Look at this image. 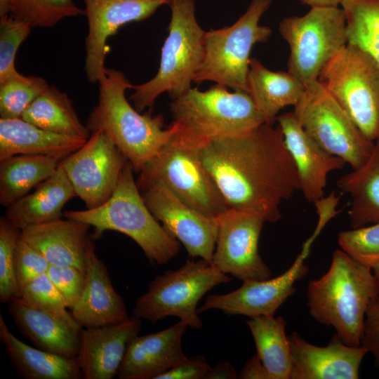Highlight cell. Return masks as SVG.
<instances>
[{
  "mask_svg": "<svg viewBox=\"0 0 379 379\" xmlns=\"http://www.w3.org/2000/svg\"><path fill=\"white\" fill-rule=\"evenodd\" d=\"M218 232L212 264L243 281L270 279L271 271L258 252L265 220L260 215L230 208L218 217Z\"/></svg>",
  "mask_w": 379,
  "mask_h": 379,
  "instance_id": "14",
  "label": "cell"
},
{
  "mask_svg": "<svg viewBox=\"0 0 379 379\" xmlns=\"http://www.w3.org/2000/svg\"><path fill=\"white\" fill-rule=\"evenodd\" d=\"M50 266L46 259L20 237L15 247V272L20 290L46 274Z\"/></svg>",
  "mask_w": 379,
  "mask_h": 379,
  "instance_id": "41",
  "label": "cell"
},
{
  "mask_svg": "<svg viewBox=\"0 0 379 379\" xmlns=\"http://www.w3.org/2000/svg\"><path fill=\"white\" fill-rule=\"evenodd\" d=\"M31 29L28 24L11 15L0 18V82L20 73L15 67V55Z\"/></svg>",
  "mask_w": 379,
  "mask_h": 379,
  "instance_id": "39",
  "label": "cell"
},
{
  "mask_svg": "<svg viewBox=\"0 0 379 379\" xmlns=\"http://www.w3.org/2000/svg\"><path fill=\"white\" fill-rule=\"evenodd\" d=\"M141 330V319L133 315L116 324L84 328L77 361L85 379L117 375L128 347Z\"/></svg>",
  "mask_w": 379,
  "mask_h": 379,
  "instance_id": "20",
  "label": "cell"
},
{
  "mask_svg": "<svg viewBox=\"0 0 379 379\" xmlns=\"http://www.w3.org/2000/svg\"><path fill=\"white\" fill-rule=\"evenodd\" d=\"M88 22L84 70L88 81L98 82L105 69L107 39L131 22L146 20L170 0H81Z\"/></svg>",
  "mask_w": 379,
  "mask_h": 379,
  "instance_id": "17",
  "label": "cell"
},
{
  "mask_svg": "<svg viewBox=\"0 0 379 379\" xmlns=\"http://www.w3.org/2000/svg\"><path fill=\"white\" fill-rule=\"evenodd\" d=\"M9 312L20 332L36 347L76 359L82 328H77L42 310L29 307L17 298L8 302Z\"/></svg>",
  "mask_w": 379,
  "mask_h": 379,
  "instance_id": "24",
  "label": "cell"
},
{
  "mask_svg": "<svg viewBox=\"0 0 379 379\" xmlns=\"http://www.w3.org/2000/svg\"><path fill=\"white\" fill-rule=\"evenodd\" d=\"M227 88L217 84L204 91L191 88L172 100L170 112L178 133L199 146L265 123L248 93Z\"/></svg>",
  "mask_w": 379,
  "mask_h": 379,
  "instance_id": "6",
  "label": "cell"
},
{
  "mask_svg": "<svg viewBox=\"0 0 379 379\" xmlns=\"http://www.w3.org/2000/svg\"><path fill=\"white\" fill-rule=\"evenodd\" d=\"M378 295L372 269L338 249L327 272L309 283L307 306L310 315L333 326L344 343L359 346L366 310Z\"/></svg>",
  "mask_w": 379,
  "mask_h": 379,
  "instance_id": "3",
  "label": "cell"
},
{
  "mask_svg": "<svg viewBox=\"0 0 379 379\" xmlns=\"http://www.w3.org/2000/svg\"><path fill=\"white\" fill-rule=\"evenodd\" d=\"M71 313L83 328L116 324L128 317L126 305L113 287L107 268L97 256L91 238L87 248L85 286Z\"/></svg>",
  "mask_w": 379,
  "mask_h": 379,
  "instance_id": "22",
  "label": "cell"
},
{
  "mask_svg": "<svg viewBox=\"0 0 379 379\" xmlns=\"http://www.w3.org/2000/svg\"><path fill=\"white\" fill-rule=\"evenodd\" d=\"M338 241L342 251L366 266L379 261V222L342 231Z\"/></svg>",
  "mask_w": 379,
  "mask_h": 379,
  "instance_id": "38",
  "label": "cell"
},
{
  "mask_svg": "<svg viewBox=\"0 0 379 379\" xmlns=\"http://www.w3.org/2000/svg\"><path fill=\"white\" fill-rule=\"evenodd\" d=\"M168 5L171 17L158 72L149 81L131 88L130 98L139 112L152 107L164 93L173 100L188 91L204 58L206 31L196 18V0H170Z\"/></svg>",
  "mask_w": 379,
  "mask_h": 379,
  "instance_id": "5",
  "label": "cell"
},
{
  "mask_svg": "<svg viewBox=\"0 0 379 379\" xmlns=\"http://www.w3.org/2000/svg\"><path fill=\"white\" fill-rule=\"evenodd\" d=\"M11 13V0H0V18L10 15Z\"/></svg>",
  "mask_w": 379,
  "mask_h": 379,
  "instance_id": "47",
  "label": "cell"
},
{
  "mask_svg": "<svg viewBox=\"0 0 379 379\" xmlns=\"http://www.w3.org/2000/svg\"><path fill=\"white\" fill-rule=\"evenodd\" d=\"M200 159L229 208L265 222L281 218L280 206L300 190L293 161L277 125L210 139L198 146Z\"/></svg>",
  "mask_w": 379,
  "mask_h": 379,
  "instance_id": "1",
  "label": "cell"
},
{
  "mask_svg": "<svg viewBox=\"0 0 379 379\" xmlns=\"http://www.w3.org/2000/svg\"><path fill=\"white\" fill-rule=\"evenodd\" d=\"M17 299L26 305L51 314L71 326L81 328L72 313L67 310L62 295L46 273L22 288L20 297Z\"/></svg>",
  "mask_w": 379,
  "mask_h": 379,
  "instance_id": "36",
  "label": "cell"
},
{
  "mask_svg": "<svg viewBox=\"0 0 379 379\" xmlns=\"http://www.w3.org/2000/svg\"><path fill=\"white\" fill-rule=\"evenodd\" d=\"M257 354L267 369L270 379H290L291 357L286 321L281 317L260 315L247 321Z\"/></svg>",
  "mask_w": 379,
  "mask_h": 379,
  "instance_id": "32",
  "label": "cell"
},
{
  "mask_svg": "<svg viewBox=\"0 0 379 379\" xmlns=\"http://www.w3.org/2000/svg\"><path fill=\"white\" fill-rule=\"evenodd\" d=\"M0 339L18 373L26 379H79L82 372L77 359L34 348L18 339L0 315Z\"/></svg>",
  "mask_w": 379,
  "mask_h": 379,
  "instance_id": "28",
  "label": "cell"
},
{
  "mask_svg": "<svg viewBox=\"0 0 379 379\" xmlns=\"http://www.w3.org/2000/svg\"><path fill=\"white\" fill-rule=\"evenodd\" d=\"M128 160L102 131L92 132L86 143L60 163L86 208L105 203L112 195Z\"/></svg>",
  "mask_w": 379,
  "mask_h": 379,
  "instance_id": "13",
  "label": "cell"
},
{
  "mask_svg": "<svg viewBox=\"0 0 379 379\" xmlns=\"http://www.w3.org/2000/svg\"><path fill=\"white\" fill-rule=\"evenodd\" d=\"M11 16L32 28H48L62 19L84 15L73 0H11Z\"/></svg>",
  "mask_w": 379,
  "mask_h": 379,
  "instance_id": "34",
  "label": "cell"
},
{
  "mask_svg": "<svg viewBox=\"0 0 379 379\" xmlns=\"http://www.w3.org/2000/svg\"><path fill=\"white\" fill-rule=\"evenodd\" d=\"M188 326L179 321L157 333L136 336L130 343L119 369V379H157L187 359L182 337Z\"/></svg>",
  "mask_w": 379,
  "mask_h": 379,
  "instance_id": "21",
  "label": "cell"
},
{
  "mask_svg": "<svg viewBox=\"0 0 379 379\" xmlns=\"http://www.w3.org/2000/svg\"><path fill=\"white\" fill-rule=\"evenodd\" d=\"M284 144L298 173L300 190L308 202L324 198V189L330 172L342 169L346 162L322 148L304 130L293 112L277 118Z\"/></svg>",
  "mask_w": 379,
  "mask_h": 379,
  "instance_id": "19",
  "label": "cell"
},
{
  "mask_svg": "<svg viewBox=\"0 0 379 379\" xmlns=\"http://www.w3.org/2000/svg\"><path fill=\"white\" fill-rule=\"evenodd\" d=\"M291 357L290 379H357L368 353L362 345L350 346L335 334L327 346L312 345L293 332L288 336Z\"/></svg>",
  "mask_w": 379,
  "mask_h": 379,
  "instance_id": "18",
  "label": "cell"
},
{
  "mask_svg": "<svg viewBox=\"0 0 379 379\" xmlns=\"http://www.w3.org/2000/svg\"><path fill=\"white\" fill-rule=\"evenodd\" d=\"M133 171L128 161L112 195L100 206L66 210L63 216L93 227L95 239L108 230L123 233L136 242L151 262L164 265L178 254L180 241L151 213L140 193Z\"/></svg>",
  "mask_w": 379,
  "mask_h": 379,
  "instance_id": "4",
  "label": "cell"
},
{
  "mask_svg": "<svg viewBox=\"0 0 379 379\" xmlns=\"http://www.w3.org/2000/svg\"><path fill=\"white\" fill-rule=\"evenodd\" d=\"M137 185L144 190L160 182L186 204L211 218L229 208L204 166L198 146L176 133L139 173Z\"/></svg>",
  "mask_w": 379,
  "mask_h": 379,
  "instance_id": "8",
  "label": "cell"
},
{
  "mask_svg": "<svg viewBox=\"0 0 379 379\" xmlns=\"http://www.w3.org/2000/svg\"><path fill=\"white\" fill-rule=\"evenodd\" d=\"M63 159L18 154L0 161V204L8 207L51 176Z\"/></svg>",
  "mask_w": 379,
  "mask_h": 379,
  "instance_id": "30",
  "label": "cell"
},
{
  "mask_svg": "<svg viewBox=\"0 0 379 379\" xmlns=\"http://www.w3.org/2000/svg\"><path fill=\"white\" fill-rule=\"evenodd\" d=\"M318 81L366 138H379V67L366 51L347 44L326 63Z\"/></svg>",
  "mask_w": 379,
  "mask_h": 379,
  "instance_id": "10",
  "label": "cell"
},
{
  "mask_svg": "<svg viewBox=\"0 0 379 379\" xmlns=\"http://www.w3.org/2000/svg\"><path fill=\"white\" fill-rule=\"evenodd\" d=\"M142 191L151 213L183 244L188 255L211 263L218 232V218L197 211L160 182L151 184Z\"/></svg>",
  "mask_w": 379,
  "mask_h": 379,
  "instance_id": "15",
  "label": "cell"
},
{
  "mask_svg": "<svg viewBox=\"0 0 379 379\" xmlns=\"http://www.w3.org/2000/svg\"><path fill=\"white\" fill-rule=\"evenodd\" d=\"M46 274L72 310L83 293L86 272L74 266L50 265Z\"/></svg>",
  "mask_w": 379,
  "mask_h": 379,
  "instance_id": "40",
  "label": "cell"
},
{
  "mask_svg": "<svg viewBox=\"0 0 379 379\" xmlns=\"http://www.w3.org/2000/svg\"><path fill=\"white\" fill-rule=\"evenodd\" d=\"M49 85L41 77L20 73L0 82V119H18Z\"/></svg>",
  "mask_w": 379,
  "mask_h": 379,
  "instance_id": "35",
  "label": "cell"
},
{
  "mask_svg": "<svg viewBox=\"0 0 379 379\" xmlns=\"http://www.w3.org/2000/svg\"><path fill=\"white\" fill-rule=\"evenodd\" d=\"M21 119L44 130L88 139L91 133L80 121L68 95L48 86L29 105Z\"/></svg>",
  "mask_w": 379,
  "mask_h": 379,
  "instance_id": "31",
  "label": "cell"
},
{
  "mask_svg": "<svg viewBox=\"0 0 379 379\" xmlns=\"http://www.w3.org/2000/svg\"><path fill=\"white\" fill-rule=\"evenodd\" d=\"M235 379L238 378L235 368L228 361H220L214 367H211L204 379Z\"/></svg>",
  "mask_w": 379,
  "mask_h": 379,
  "instance_id": "45",
  "label": "cell"
},
{
  "mask_svg": "<svg viewBox=\"0 0 379 379\" xmlns=\"http://www.w3.org/2000/svg\"><path fill=\"white\" fill-rule=\"evenodd\" d=\"M299 123L322 148L353 169L369 158L374 142L366 138L345 109L319 81L307 86L293 106Z\"/></svg>",
  "mask_w": 379,
  "mask_h": 379,
  "instance_id": "12",
  "label": "cell"
},
{
  "mask_svg": "<svg viewBox=\"0 0 379 379\" xmlns=\"http://www.w3.org/2000/svg\"><path fill=\"white\" fill-rule=\"evenodd\" d=\"M313 242L309 238L304 243L301 253L282 274L274 279L245 281L234 291L209 295L198 312L219 310L227 315H245L250 318L274 315L277 310L295 293V283L307 273L308 267L304 262Z\"/></svg>",
  "mask_w": 379,
  "mask_h": 379,
  "instance_id": "16",
  "label": "cell"
},
{
  "mask_svg": "<svg viewBox=\"0 0 379 379\" xmlns=\"http://www.w3.org/2000/svg\"><path fill=\"white\" fill-rule=\"evenodd\" d=\"M211 368L204 356L187 359L157 379H204Z\"/></svg>",
  "mask_w": 379,
  "mask_h": 379,
  "instance_id": "43",
  "label": "cell"
},
{
  "mask_svg": "<svg viewBox=\"0 0 379 379\" xmlns=\"http://www.w3.org/2000/svg\"><path fill=\"white\" fill-rule=\"evenodd\" d=\"M247 83L248 93L264 122L270 125L277 121L281 109L298 102L306 88L288 71H272L253 57L249 62Z\"/></svg>",
  "mask_w": 379,
  "mask_h": 379,
  "instance_id": "27",
  "label": "cell"
},
{
  "mask_svg": "<svg viewBox=\"0 0 379 379\" xmlns=\"http://www.w3.org/2000/svg\"><path fill=\"white\" fill-rule=\"evenodd\" d=\"M347 44L366 51L379 67V0H344Z\"/></svg>",
  "mask_w": 379,
  "mask_h": 379,
  "instance_id": "33",
  "label": "cell"
},
{
  "mask_svg": "<svg viewBox=\"0 0 379 379\" xmlns=\"http://www.w3.org/2000/svg\"><path fill=\"white\" fill-rule=\"evenodd\" d=\"M230 280L205 260H188L181 267L156 276L137 298L133 315L153 323L174 316L199 329L202 326L197 310L199 301L208 291Z\"/></svg>",
  "mask_w": 379,
  "mask_h": 379,
  "instance_id": "9",
  "label": "cell"
},
{
  "mask_svg": "<svg viewBox=\"0 0 379 379\" xmlns=\"http://www.w3.org/2000/svg\"><path fill=\"white\" fill-rule=\"evenodd\" d=\"M238 378L270 379V377L266 368L256 354L245 363L238 374Z\"/></svg>",
  "mask_w": 379,
  "mask_h": 379,
  "instance_id": "44",
  "label": "cell"
},
{
  "mask_svg": "<svg viewBox=\"0 0 379 379\" xmlns=\"http://www.w3.org/2000/svg\"><path fill=\"white\" fill-rule=\"evenodd\" d=\"M337 186L351 197L348 214L352 228L379 222V138L365 164L342 175Z\"/></svg>",
  "mask_w": 379,
  "mask_h": 379,
  "instance_id": "29",
  "label": "cell"
},
{
  "mask_svg": "<svg viewBox=\"0 0 379 379\" xmlns=\"http://www.w3.org/2000/svg\"><path fill=\"white\" fill-rule=\"evenodd\" d=\"M86 140L44 130L21 118L0 119V161L18 154L64 159L81 148Z\"/></svg>",
  "mask_w": 379,
  "mask_h": 379,
  "instance_id": "26",
  "label": "cell"
},
{
  "mask_svg": "<svg viewBox=\"0 0 379 379\" xmlns=\"http://www.w3.org/2000/svg\"><path fill=\"white\" fill-rule=\"evenodd\" d=\"M20 230L11 225L8 220L0 219V301L8 303L18 298L21 290L15 272V247Z\"/></svg>",
  "mask_w": 379,
  "mask_h": 379,
  "instance_id": "37",
  "label": "cell"
},
{
  "mask_svg": "<svg viewBox=\"0 0 379 379\" xmlns=\"http://www.w3.org/2000/svg\"><path fill=\"white\" fill-rule=\"evenodd\" d=\"M373 273L376 278L378 284H379V261H378L375 264L373 265L371 267Z\"/></svg>",
  "mask_w": 379,
  "mask_h": 379,
  "instance_id": "48",
  "label": "cell"
},
{
  "mask_svg": "<svg viewBox=\"0 0 379 379\" xmlns=\"http://www.w3.org/2000/svg\"><path fill=\"white\" fill-rule=\"evenodd\" d=\"M91 226L66 218L28 227L20 238L39 251L52 265L74 266L86 272Z\"/></svg>",
  "mask_w": 379,
  "mask_h": 379,
  "instance_id": "23",
  "label": "cell"
},
{
  "mask_svg": "<svg viewBox=\"0 0 379 379\" xmlns=\"http://www.w3.org/2000/svg\"><path fill=\"white\" fill-rule=\"evenodd\" d=\"M361 345L372 354L379 365V295L371 301L366 310Z\"/></svg>",
  "mask_w": 379,
  "mask_h": 379,
  "instance_id": "42",
  "label": "cell"
},
{
  "mask_svg": "<svg viewBox=\"0 0 379 379\" xmlns=\"http://www.w3.org/2000/svg\"><path fill=\"white\" fill-rule=\"evenodd\" d=\"M310 7H338L344 0H299Z\"/></svg>",
  "mask_w": 379,
  "mask_h": 379,
  "instance_id": "46",
  "label": "cell"
},
{
  "mask_svg": "<svg viewBox=\"0 0 379 379\" xmlns=\"http://www.w3.org/2000/svg\"><path fill=\"white\" fill-rule=\"evenodd\" d=\"M279 31L289 46L288 72L305 87L347 45L345 13L339 7H311L302 16L284 18Z\"/></svg>",
  "mask_w": 379,
  "mask_h": 379,
  "instance_id": "11",
  "label": "cell"
},
{
  "mask_svg": "<svg viewBox=\"0 0 379 379\" xmlns=\"http://www.w3.org/2000/svg\"><path fill=\"white\" fill-rule=\"evenodd\" d=\"M98 83V102L86 126L91 133L105 132L140 173L178 128L173 123L166 128L162 115L141 114L132 107L125 95L132 84L123 72L106 68Z\"/></svg>",
  "mask_w": 379,
  "mask_h": 379,
  "instance_id": "2",
  "label": "cell"
},
{
  "mask_svg": "<svg viewBox=\"0 0 379 379\" xmlns=\"http://www.w3.org/2000/svg\"><path fill=\"white\" fill-rule=\"evenodd\" d=\"M77 197L64 169L58 168L37 189L6 208L4 215L8 222L22 230L28 227L60 219L65 204Z\"/></svg>",
  "mask_w": 379,
  "mask_h": 379,
  "instance_id": "25",
  "label": "cell"
},
{
  "mask_svg": "<svg viewBox=\"0 0 379 379\" xmlns=\"http://www.w3.org/2000/svg\"><path fill=\"white\" fill-rule=\"evenodd\" d=\"M272 0H251L246 12L232 25L206 31L203 60L193 82L213 81L248 93V74L253 46L265 43L272 30L260 25Z\"/></svg>",
  "mask_w": 379,
  "mask_h": 379,
  "instance_id": "7",
  "label": "cell"
}]
</instances>
